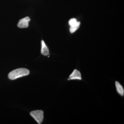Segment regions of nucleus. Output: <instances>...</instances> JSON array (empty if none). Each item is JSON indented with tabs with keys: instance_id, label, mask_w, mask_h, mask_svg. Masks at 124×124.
<instances>
[{
	"instance_id": "5",
	"label": "nucleus",
	"mask_w": 124,
	"mask_h": 124,
	"mask_svg": "<svg viewBox=\"0 0 124 124\" xmlns=\"http://www.w3.org/2000/svg\"><path fill=\"white\" fill-rule=\"evenodd\" d=\"M115 86L116 90L118 93L121 96H123L124 95V87L122 85L117 81L115 82Z\"/></svg>"
},
{
	"instance_id": "1",
	"label": "nucleus",
	"mask_w": 124,
	"mask_h": 124,
	"mask_svg": "<svg viewBox=\"0 0 124 124\" xmlns=\"http://www.w3.org/2000/svg\"><path fill=\"white\" fill-rule=\"evenodd\" d=\"M30 71L28 69L25 68H19L11 71L8 75L10 79L14 80L19 78L28 75Z\"/></svg>"
},
{
	"instance_id": "2",
	"label": "nucleus",
	"mask_w": 124,
	"mask_h": 124,
	"mask_svg": "<svg viewBox=\"0 0 124 124\" xmlns=\"http://www.w3.org/2000/svg\"><path fill=\"white\" fill-rule=\"evenodd\" d=\"M30 115L38 124H41L44 119V112L41 110L32 111Z\"/></svg>"
},
{
	"instance_id": "4",
	"label": "nucleus",
	"mask_w": 124,
	"mask_h": 124,
	"mask_svg": "<svg viewBox=\"0 0 124 124\" xmlns=\"http://www.w3.org/2000/svg\"><path fill=\"white\" fill-rule=\"evenodd\" d=\"M30 20L31 19L28 17L20 19L18 23V27L20 28H27L29 26V23Z\"/></svg>"
},
{
	"instance_id": "8",
	"label": "nucleus",
	"mask_w": 124,
	"mask_h": 124,
	"mask_svg": "<svg viewBox=\"0 0 124 124\" xmlns=\"http://www.w3.org/2000/svg\"><path fill=\"white\" fill-rule=\"evenodd\" d=\"M76 19L75 18H72L69 20V23L70 26H72L73 24H75L77 22Z\"/></svg>"
},
{
	"instance_id": "6",
	"label": "nucleus",
	"mask_w": 124,
	"mask_h": 124,
	"mask_svg": "<svg viewBox=\"0 0 124 124\" xmlns=\"http://www.w3.org/2000/svg\"><path fill=\"white\" fill-rule=\"evenodd\" d=\"M41 53L45 56H47L49 54V49L44 40L41 41Z\"/></svg>"
},
{
	"instance_id": "7",
	"label": "nucleus",
	"mask_w": 124,
	"mask_h": 124,
	"mask_svg": "<svg viewBox=\"0 0 124 124\" xmlns=\"http://www.w3.org/2000/svg\"><path fill=\"white\" fill-rule=\"evenodd\" d=\"M80 24V22H77L75 24L70 26V32L71 33H73L75 32L79 27Z\"/></svg>"
},
{
	"instance_id": "3",
	"label": "nucleus",
	"mask_w": 124,
	"mask_h": 124,
	"mask_svg": "<svg viewBox=\"0 0 124 124\" xmlns=\"http://www.w3.org/2000/svg\"><path fill=\"white\" fill-rule=\"evenodd\" d=\"M82 78L81 74L80 72L76 69H74L72 72L69 76V77L67 79L68 80H81Z\"/></svg>"
}]
</instances>
